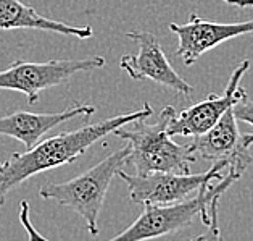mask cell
I'll use <instances>...</instances> for the list:
<instances>
[{
  "mask_svg": "<svg viewBox=\"0 0 253 241\" xmlns=\"http://www.w3.org/2000/svg\"><path fill=\"white\" fill-rule=\"evenodd\" d=\"M152 114V107L149 102H145L142 109L135 112L121 114L98 123H85L84 126L73 129V131H63L48 139L39 141L38 144L26 149V152L23 154H13L7 162L2 164V169H0V207L7 201L10 191L29 178L42 172L76 162L90 146L98 143L107 134L132 121L149 119Z\"/></svg>",
  "mask_w": 253,
  "mask_h": 241,
  "instance_id": "cell-1",
  "label": "cell"
},
{
  "mask_svg": "<svg viewBox=\"0 0 253 241\" xmlns=\"http://www.w3.org/2000/svg\"><path fill=\"white\" fill-rule=\"evenodd\" d=\"M239 175L227 170V175L223 177L213 186V183L203 184L197 191L195 196L184 202L172 204V206H155V204H145V209L132 225L108 241H150L162 237H168L179 232L181 228L190 225L197 215H200L205 225L211 220L210 214V204L214 199H219L229 186L239 180ZM20 222L28 233L29 241H50L36 230L33 222L29 219V204L21 201L20 204Z\"/></svg>",
  "mask_w": 253,
  "mask_h": 241,
  "instance_id": "cell-2",
  "label": "cell"
},
{
  "mask_svg": "<svg viewBox=\"0 0 253 241\" xmlns=\"http://www.w3.org/2000/svg\"><path fill=\"white\" fill-rule=\"evenodd\" d=\"M176 109L166 106L162 109L155 123L147 119L129 123L115 129L116 138L131 146L126 165H132L135 175L165 172V174H190V167L197 160L190 144H179L168 134V125Z\"/></svg>",
  "mask_w": 253,
  "mask_h": 241,
  "instance_id": "cell-3",
  "label": "cell"
},
{
  "mask_svg": "<svg viewBox=\"0 0 253 241\" xmlns=\"http://www.w3.org/2000/svg\"><path fill=\"white\" fill-rule=\"evenodd\" d=\"M129 151H131V146L126 143L123 149L112 152L76 178L63 183L50 181L41 184L39 196L42 199L55 201L60 206L73 209L84 220L92 237H97L98 215L103 207L110 183L116 172L123 169V165H126Z\"/></svg>",
  "mask_w": 253,
  "mask_h": 241,
  "instance_id": "cell-4",
  "label": "cell"
},
{
  "mask_svg": "<svg viewBox=\"0 0 253 241\" xmlns=\"http://www.w3.org/2000/svg\"><path fill=\"white\" fill-rule=\"evenodd\" d=\"M103 65L105 59L102 55L47 61L16 60L0 70V89L23 92L29 106H34L39 102L42 91L66 84L78 73L94 71Z\"/></svg>",
  "mask_w": 253,
  "mask_h": 241,
  "instance_id": "cell-5",
  "label": "cell"
},
{
  "mask_svg": "<svg viewBox=\"0 0 253 241\" xmlns=\"http://www.w3.org/2000/svg\"><path fill=\"white\" fill-rule=\"evenodd\" d=\"M227 169L226 162H214L203 174H165L153 172L145 175H131L126 170L116 172L129 189V197L135 204H155V206H172L184 202L197 193L203 184L219 181L223 170Z\"/></svg>",
  "mask_w": 253,
  "mask_h": 241,
  "instance_id": "cell-6",
  "label": "cell"
},
{
  "mask_svg": "<svg viewBox=\"0 0 253 241\" xmlns=\"http://www.w3.org/2000/svg\"><path fill=\"white\" fill-rule=\"evenodd\" d=\"M126 36L137 46V52L123 55L120 68L125 70L132 79L135 81L150 79L181 96H190L195 91L194 86L182 79L171 66L155 34L147 33V31H129Z\"/></svg>",
  "mask_w": 253,
  "mask_h": 241,
  "instance_id": "cell-7",
  "label": "cell"
},
{
  "mask_svg": "<svg viewBox=\"0 0 253 241\" xmlns=\"http://www.w3.org/2000/svg\"><path fill=\"white\" fill-rule=\"evenodd\" d=\"M250 68V60H242L232 71L223 94H208L203 101L194 104L182 112H176L168 125L171 136H200L211 129L227 109L247 96L240 81Z\"/></svg>",
  "mask_w": 253,
  "mask_h": 241,
  "instance_id": "cell-8",
  "label": "cell"
},
{
  "mask_svg": "<svg viewBox=\"0 0 253 241\" xmlns=\"http://www.w3.org/2000/svg\"><path fill=\"white\" fill-rule=\"evenodd\" d=\"M169 31H172L179 39L176 57L182 59V63L186 66H190L203 54L221 46L223 42L236 39L239 36L252 34L253 20L240 23H218L192 13L187 23H171Z\"/></svg>",
  "mask_w": 253,
  "mask_h": 241,
  "instance_id": "cell-9",
  "label": "cell"
},
{
  "mask_svg": "<svg viewBox=\"0 0 253 241\" xmlns=\"http://www.w3.org/2000/svg\"><path fill=\"white\" fill-rule=\"evenodd\" d=\"M190 147L195 156L213 164L226 162L227 170L239 177H242L247 167L253 162L250 147L244 144V134L239 131L232 107L226 110L211 129L200 136H194Z\"/></svg>",
  "mask_w": 253,
  "mask_h": 241,
  "instance_id": "cell-10",
  "label": "cell"
},
{
  "mask_svg": "<svg viewBox=\"0 0 253 241\" xmlns=\"http://www.w3.org/2000/svg\"><path fill=\"white\" fill-rule=\"evenodd\" d=\"M94 114L95 107L87 106V104H75L73 107H68L63 112L55 114H34L20 110V112L0 117V134L20 141L26 149H31L39 143L42 136L55 126L76 119V117L89 119Z\"/></svg>",
  "mask_w": 253,
  "mask_h": 241,
  "instance_id": "cell-11",
  "label": "cell"
},
{
  "mask_svg": "<svg viewBox=\"0 0 253 241\" xmlns=\"http://www.w3.org/2000/svg\"><path fill=\"white\" fill-rule=\"evenodd\" d=\"M11 29H41L75 36L78 39H89L94 36V29L90 26H71L65 21L50 20L20 0H0V31Z\"/></svg>",
  "mask_w": 253,
  "mask_h": 241,
  "instance_id": "cell-12",
  "label": "cell"
},
{
  "mask_svg": "<svg viewBox=\"0 0 253 241\" xmlns=\"http://www.w3.org/2000/svg\"><path fill=\"white\" fill-rule=\"evenodd\" d=\"M232 109H234V115H236V119L239 121H245L253 126V101H250L249 96H244L239 102L234 104ZM244 144L247 147H250L253 144V134L250 133L244 134Z\"/></svg>",
  "mask_w": 253,
  "mask_h": 241,
  "instance_id": "cell-13",
  "label": "cell"
},
{
  "mask_svg": "<svg viewBox=\"0 0 253 241\" xmlns=\"http://www.w3.org/2000/svg\"><path fill=\"white\" fill-rule=\"evenodd\" d=\"M218 202L219 199H214L210 204V214H211V220L207 225V232L195 237L192 241H223V235L219 230V224H218Z\"/></svg>",
  "mask_w": 253,
  "mask_h": 241,
  "instance_id": "cell-14",
  "label": "cell"
},
{
  "mask_svg": "<svg viewBox=\"0 0 253 241\" xmlns=\"http://www.w3.org/2000/svg\"><path fill=\"white\" fill-rule=\"evenodd\" d=\"M223 2L237 8H253V0H223Z\"/></svg>",
  "mask_w": 253,
  "mask_h": 241,
  "instance_id": "cell-15",
  "label": "cell"
},
{
  "mask_svg": "<svg viewBox=\"0 0 253 241\" xmlns=\"http://www.w3.org/2000/svg\"><path fill=\"white\" fill-rule=\"evenodd\" d=\"M0 169H2V162H0Z\"/></svg>",
  "mask_w": 253,
  "mask_h": 241,
  "instance_id": "cell-16",
  "label": "cell"
}]
</instances>
